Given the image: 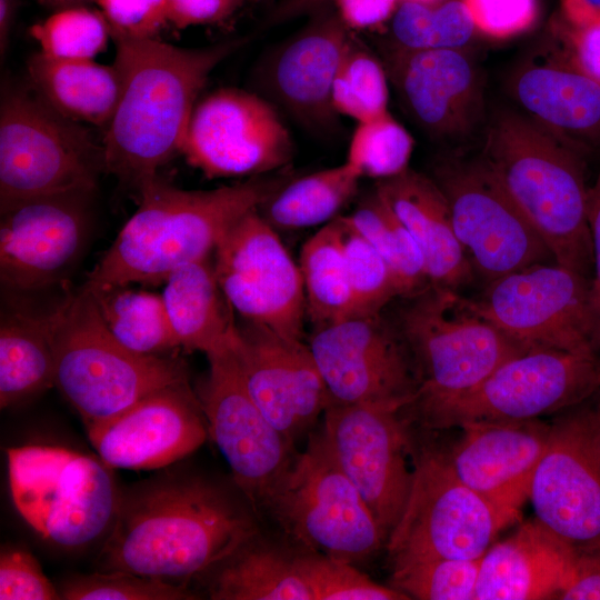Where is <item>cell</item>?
<instances>
[{"mask_svg": "<svg viewBox=\"0 0 600 600\" xmlns=\"http://www.w3.org/2000/svg\"><path fill=\"white\" fill-rule=\"evenodd\" d=\"M256 536L252 514L219 486L157 479L121 494L98 571L182 582L212 571Z\"/></svg>", "mask_w": 600, "mask_h": 600, "instance_id": "obj_1", "label": "cell"}, {"mask_svg": "<svg viewBox=\"0 0 600 600\" xmlns=\"http://www.w3.org/2000/svg\"><path fill=\"white\" fill-rule=\"evenodd\" d=\"M111 38L121 88L102 140L104 170L139 194L180 152L201 89L238 42L181 48L156 37Z\"/></svg>", "mask_w": 600, "mask_h": 600, "instance_id": "obj_2", "label": "cell"}, {"mask_svg": "<svg viewBox=\"0 0 600 600\" xmlns=\"http://www.w3.org/2000/svg\"><path fill=\"white\" fill-rule=\"evenodd\" d=\"M281 187L251 177L212 190H184L160 177L138 194L139 207L86 283L156 284L178 268L209 258L228 229Z\"/></svg>", "mask_w": 600, "mask_h": 600, "instance_id": "obj_3", "label": "cell"}, {"mask_svg": "<svg viewBox=\"0 0 600 600\" xmlns=\"http://www.w3.org/2000/svg\"><path fill=\"white\" fill-rule=\"evenodd\" d=\"M586 154L524 113L491 121L480 158L541 236L557 263L592 278Z\"/></svg>", "mask_w": 600, "mask_h": 600, "instance_id": "obj_4", "label": "cell"}, {"mask_svg": "<svg viewBox=\"0 0 600 600\" xmlns=\"http://www.w3.org/2000/svg\"><path fill=\"white\" fill-rule=\"evenodd\" d=\"M54 387L84 428L126 411L148 394L188 380L182 360L142 356L123 347L106 327L82 286L50 312Z\"/></svg>", "mask_w": 600, "mask_h": 600, "instance_id": "obj_5", "label": "cell"}, {"mask_svg": "<svg viewBox=\"0 0 600 600\" xmlns=\"http://www.w3.org/2000/svg\"><path fill=\"white\" fill-rule=\"evenodd\" d=\"M7 461L14 508L44 541L77 551L107 537L121 494L99 456L31 443L9 448Z\"/></svg>", "mask_w": 600, "mask_h": 600, "instance_id": "obj_6", "label": "cell"}, {"mask_svg": "<svg viewBox=\"0 0 600 600\" xmlns=\"http://www.w3.org/2000/svg\"><path fill=\"white\" fill-rule=\"evenodd\" d=\"M409 298L399 332L414 364L418 390L410 408L419 416L526 351L456 290L429 284Z\"/></svg>", "mask_w": 600, "mask_h": 600, "instance_id": "obj_7", "label": "cell"}, {"mask_svg": "<svg viewBox=\"0 0 600 600\" xmlns=\"http://www.w3.org/2000/svg\"><path fill=\"white\" fill-rule=\"evenodd\" d=\"M263 508L306 551L356 563L387 542L322 430L309 432L306 449L293 457Z\"/></svg>", "mask_w": 600, "mask_h": 600, "instance_id": "obj_8", "label": "cell"}, {"mask_svg": "<svg viewBox=\"0 0 600 600\" xmlns=\"http://www.w3.org/2000/svg\"><path fill=\"white\" fill-rule=\"evenodd\" d=\"M106 172L102 143L32 92L10 88L0 106V206L26 198L92 193Z\"/></svg>", "mask_w": 600, "mask_h": 600, "instance_id": "obj_9", "label": "cell"}, {"mask_svg": "<svg viewBox=\"0 0 600 600\" xmlns=\"http://www.w3.org/2000/svg\"><path fill=\"white\" fill-rule=\"evenodd\" d=\"M411 490L386 542L392 564L422 558L478 559L520 512L500 508L461 482L441 450L414 453Z\"/></svg>", "mask_w": 600, "mask_h": 600, "instance_id": "obj_10", "label": "cell"}, {"mask_svg": "<svg viewBox=\"0 0 600 600\" xmlns=\"http://www.w3.org/2000/svg\"><path fill=\"white\" fill-rule=\"evenodd\" d=\"M600 391V359L556 349H531L509 359L482 382L419 416L429 429L472 422L540 419Z\"/></svg>", "mask_w": 600, "mask_h": 600, "instance_id": "obj_11", "label": "cell"}, {"mask_svg": "<svg viewBox=\"0 0 600 600\" xmlns=\"http://www.w3.org/2000/svg\"><path fill=\"white\" fill-rule=\"evenodd\" d=\"M477 310L526 350L599 357L591 279L557 262L536 263L487 283Z\"/></svg>", "mask_w": 600, "mask_h": 600, "instance_id": "obj_12", "label": "cell"}, {"mask_svg": "<svg viewBox=\"0 0 600 600\" xmlns=\"http://www.w3.org/2000/svg\"><path fill=\"white\" fill-rule=\"evenodd\" d=\"M432 179L448 201L456 236L473 271L487 283L536 263L556 262L480 157L442 160Z\"/></svg>", "mask_w": 600, "mask_h": 600, "instance_id": "obj_13", "label": "cell"}, {"mask_svg": "<svg viewBox=\"0 0 600 600\" xmlns=\"http://www.w3.org/2000/svg\"><path fill=\"white\" fill-rule=\"evenodd\" d=\"M599 392L553 419L529 492L536 518L577 553L600 547Z\"/></svg>", "mask_w": 600, "mask_h": 600, "instance_id": "obj_14", "label": "cell"}, {"mask_svg": "<svg viewBox=\"0 0 600 600\" xmlns=\"http://www.w3.org/2000/svg\"><path fill=\"white\" fill-rule=\"evenodd\" d=\"M213 254L219 287L242 320L302 338L307 313L300 268L259 208L228 229Z\"/></svg>", "mask_w": 600, "mask_h": 600, "instance_id": "obj_15", "label": "cell"}, {"mask_svg": "<svg viewBox=\"0 0 600 600\" xmlns=\"http://www.w3.org/2000/svg\"><path fill=\"white\" fill-rule=\"evenodd\" d=\"M308 347L331 403L402 409L413 403L418 381L411 354L380 313H354L314 328Z\"/></svg>", "mask_w": 600, "mask_h": 600, "instance_id": "obj_16", "label": "cell"}, {"mask_svg": "<svg viewBox=\"0 0 600 600\" xmlns=\"http://www.w3.org/2000/svg\"><path fill=\"white\" fill-rule=\"evenodd\" d=\"M402 410L384 404L331 403L323 413L321 429L387 540L402 514L414 473Z\"/></svg>", "mask_w": 600, "mask_h": 600, "instance_id": "obj_17", "label": "cell"}, {"mask_svg": "<svg viewBox=\"0 0 600 600\" xmlns=\"http://www.w3.org/2000/svg\"><path fill=\"white\" fill-rule=\"evenodd\" d=\"M290 133L262 96L221 88L198 99L180 153L208 178L258 177L287 164Z\"/></svg>", "mask_w": 600, "mask_h": 600, "instance_id": "obj_18", "label": "cell"}, {"mask_svg": "<svg viewBox=\"0 0 600 600\" xmlns=\"http://www.w3.org/2000/svg\"><path fill=\"white\" fill-rule=\"evenodd\" d=\"M231 344L207 356L209 369L196 393L236 483L252 506L263 507L296 454L248 392Z\"/></svg>", "mask_w": 600, "mask_h": 600, "instance_id": "obj_19", "label": "cell"}, {"mask_svg": "<svg viewBox=\"0 0 600 600\" xmlns=\"http://www.w3.org/2000/svg\"><path fill=\"white\" fill-rule=\"evenodd\" d=\"M90 194H48L0 206L2 286L30 292L67 279L87 238Z\"/></svg>", "mask_w": 600, "mask_h": 600, "instance_id": "obj_20", "label": "cell"}, {"mask_svg": "<svg viewBox=\"0 0 600 600\" xmlns=\"http://www.w3.org/2000/svg\"><path fill=\"white\" fill-rule=\"evenodd\" d=\"M243 383L259 409L292 444L331 400L308 344L247 322L231 344Z\"/></svg>", "mask_w": 600, "mask_h": 600, "instance_id": "obj_21", "label": "cell"}, {"mask_svg": "<svg viewBox=\"0 0 600 600\" xmlns=\"http://www.w3.org/2000/svg\"><path fill=\"white\" fill-rule=\"evenodd\" d=\"M86 430L103 462L128 470L167 467L196 451L209 436L199 399L188 380L157 390Z\"/></svg>", "mask_w": 600, "mask_h": 600, "instance_id": "obj_22", "label": "cell"}, {"mask_svg": "<svg viewBox=\"0 0 600 600\" xmlns=\"http://www.w3.org/2000/svg\"><path fill=\"white\" fill-rule=\"evenodd\" d=\"M384 67L400 100L429 136L456 140L470 134L483 114V86L461 49L409 50L393 46Z\"/></svg>", "mask_w": 600, "mask_h": 600, "instance_id": "obj_23", "label": "cell"}, {"mask_svg": "<svg viewBox=\"0 0 600 600\" xmlns=\"http://www.w3.org/2000/svg\"><path fill=\"white\" fill-rule=\"evenodd\" d=\"M320 11L263 59L257 76L272 100L313 129H327L336 120L332 86L352 31L336 10Z\"/></svg>", "mask_w": 600, "mask_h": 600, "instance_id": "obj_24", "label": "cell"}, {"mask_svg": "<svg viewBox=\"0 0 600 600\" xmlns=\"http://www.w3.org/2000/svg\"><path fill=\"white\" fill-rule=\"evenodd\" d=\"M460 428V439L442 451L452 472L493 504L520 512L529 499L551 423L531 419L472 422Z\"/></svg>", "mask_w": 600, "mask_h": 600, "instance_id": "obj_25", "label": "cell"}, {"mask_svg": "<svg viewBox=\"0 0 600 600\" xmlns=\"http://www.w3.org/2000/svg\"><path fill=\"white\" fill-rule=\"evenodd\" d=\"M509 87L537 123L584 154L600 147V82L573 67L553 43L524 60Z\"/></svg>", "mask_w": 600, "mask_h": 600, "instance_id": "obj_26", "label": "cell"}, {"mask_svg": "<svg viewBox=\"0 0 600 600\" xmlns=\"http://www.w3.org/2000/svg\"><path fill=\"white\" fill-rule=\"evenodd\" d=\"M576 556L537 518L529 520L481 557L474 600L558 599Z\"/></svg>", "mask_w": 600, "mask_h": 600, "instance_id": "obj_27", "label": "cell"}, {"mask_svg": "<svg viewBox=\"0 0 600 600\" xmlns=\"http://www.w3.org/2000/svg\"><path fill=\"white\" fill-rule=\"evenodd\" d=\"M376 192L417 242L430 284L457 291L471 281L474 271L456 236L448 201L432 177L408 168L379 180Z\"/></svg>", "mask_w": 600, "mask_h": 600, "instance_id": "obj_28", "label": "cell"}, {"mask_svg": "<svg viewBox=\"0 0 600 600\" xmlns=\"http://www.w3.org/2000/svg\"><path fill=\"white\" fill-rule=\"evenodd\" d=\"M164 282L161 297L180 348L208 356L232 343L237 331L233 310L210 257L178 268Z\"/></svg>", "mask_w": 600, "mask_h": 600, "instance_id": "obj_29", "label": "cell"}, {"mask_svg": "<svg viewBox=\"0 0 600 600\" xmlns=\"http://www.w3.org/2000/svg\"><path fill=\"white\" fill-rule=\"evenodd\" d=\"M27 71L32 90L59 113L106 130L121 88L114 63L57 59L39 51L29 58Z\"/></svg>", "mask_w": 600, "mask_h": 600, "instance_id": "obj_30", "label": "cell"}, {"mask_svg": "<svg viewBox=\"0 0 600 600\" xmlns=\"http://www.w3.org/2000/svg\"><path fill=\"white\" fill-rule=\"evenodd\" d=\"M50 312L1 310L0 407L8 408L54 386Z\"/></svg>", "mask_w": 600, "mask_h": 600, "instance_id": "obj_31", "label": "cell"}, {"mask_svg": "<svg viewBox=\"0 0 600 600\" xmlns=\"http://www.w3.org/2000/svg\"><path fill=\"white\" fill-rule=\"evenodd\" d=\"M214 600H313L297 554L254 538L212 570Z\"/></svg>", "mask_w": 600, "mask_h": 600, "instance_id": "obj_32", "label": "cell"}, {"mask_svg": "<svg viewBox=\"0 0 600 600\" xmlns=\"http://www.w3.org/2000/svg\"><path fill=\"white\" fill-rule=\"evenodd\" d=\"M361 177L346 161L298 178L277 189L259 211L274 228L327 224L356 196Z\"/></svg>", "mask_w": 600, "mask_h": 600, "instance_id": "obj_33", "label": "cell"}, {"mask_svg": "<svg viewBox=\"0 0 600 600\" xmlns=\"http://www.w3.org/2000/svg\"><path fill=\"white\" fill-rule=\"evenodd\" d=\"M111 334L142 356H167L180 348L162 297L129 286L83 284Z\"/></svg>", "mask_w": 600, "mask_h": 600, "instance_id": "obj_34", "label": "cell"}, {"mask_svg": "<svg viewBox=\"0 0 600 600\" xmlns=\"http://www.w3.org/2000/svg\"><path fill=\"white\" fill-rule=\"evenodd\" d=\"M298 264L304 290L306 313L314 328L356 313L338 218L324 224L304 242Z\"/></svg>", "mask_w": 600, "mask_h": 600, "instance_id": "obj_35", "label": "cell"}, {"mask_svg": "<svg viewBox=\"0 0 600 600\" xmlns=\"http://www.w3.org/2000/svg\"><path fill=\"white\" fill-rule=\"evenodd\" d=\"M347 217L384 259L400 296H413L430 284L417 242L376 191Z\"/></svg>", "mask_w": 600, "mask_h": 600, "instance_id": "obj_36", "label": "cell"}, {"mask_svg": "<svg viewBox=\"0 0 600 600\" xmlns=\"http://www.w3.org/2000/svg\"><path fill=\"white\" fill-rule=\"evenodd\" d=\"M474 31L462 0H402L391 18L394 46L409 50L461 49Z\"/></svg>", "mask_w": 600, "mask_h": 600, "instance_id": "obj_37", "label": "cell"}, {"mask_svg": "<svg viewBox=\"0 0 600 600\" xmlns=\"http://www.w3.org/2000/svg\"><path fill=\"white\" fill-rule=\"evenodd\" d=\"M388 73L351 31L332 86V107L362 122L389 111Z\"/></svg>", "mask_w": 600, "mask_h": 600, "instance_id": "obj_38", "label": "cell"}, {"mask_svg": "<svg viewBox=\"0 0 600 600\" xmlns=\"http://www.w3.org/2000/svg\"><path fill=\"white\" fill-rule=\"evenodd\" d=\"M412 150L411 134L388 111L358 122L346 162L361 178L384 180L409 168Z\"/></svg>", "mask_w": 600, "mask_h": 600, "instance_id": "obj_39", "label": "cell"}, {"mask_svg": "<svg viewBox=\"0 0 600 600\" xmlns=\"http://www.w3.org/2000/svg\"><path fill=\"white\" fill-rule=\"evenodd\" d=\"M40 52L57 59L91 60L111 38L110 26L100 10L73 6L56 10L30 29Z\"/></svg>", "mask_w": 600, "mask_h": 600, "instance_id": "obj_40", "label": "cell"}, {"mask_svg": "<svg viewBox=\"0 0 600 600\" xmlns=\"http://www.w3.org/2000/svg\"><path fill=\"white\" fill-rule=\"evenodd\" d=\"M480 560L422 558L394 563L391 587L409 599L474 600Z\"/></svg>", "mask_w": 600, "mask_h": 600, "instance_id": "obj_41", "label": "cell"}, {"mask_svg": "<svg viewBox=\"0 0 600 600\" xmlns=\"http://www.w3.org/2000/svg\"><path fill=\"white\" fill-rule=\"evenodd\" d=\"M338 223L356 313H380L390 300L400 296L396 279L384 259L347 216H339Z\"/></svg>", "mask_w": 600, "mask_h": 600, "instance_id": "obj_42", "label": "cell"}, {"mask_svg": "<svg viewBox=\"0 0 600 600\" xmlns=\"http://www.w3.org/2000/svg\"><path fill=\"white\" fill-rule=\"evenodd\" d=\"M313 600H404L406 594L372 581L353 563L316 552L297 553Z\"/></svg>", "mask_w": 600, "mask_h": 600, "instance_id": "obj_43", "label": "cell"}, {"mask_svg": "<svg viewBox=\"0 0 600 600\" xmlns=\"http://www.w3.org/2000/svg\"><path fill=\"white\" fill-rule=\"evenodd\" d=\"M66 600H187L194 594L184 587L124 571H97L77 576L59 589Z\"/></svg>", "mask_w": 600, "mask_h": 600, "instance_id": "obj_44", "label": "cell"}, {"mask_svg": "<svg viewBox=\"0 0 600 600\" xmlns=\"http://www.w3.org/2000/svg\"><path fill=\"white\" fill-rule=\"evenodd\" d=\"M0 599L57 600L61 596L30 552L11 549L0 556Z\"/></svg>", "mask_w": 600, "mask_h": 600, "instance_id": "obj_45", "label": "cell"}, {"mask_svg": "<svg viewBox=\"0 0 600 600\" xmlns=\"http://www.w3.org/2000/svg\"><path fill=\"white\" fill-rule=\"evenodd\" d=\"M476 31L509 39L528 31L538 17L537 0H462Z\"/></svg>", "mask_w": 600, "mask_h": 600, "instance_id": "obj_46", "label": "cell"}, {"mask_svg": "<svg viewBox=\"0 0 600 600\" xmlns=\"http://www.w3.org/2000/svg\"><path fill=\"white\" fill-rule=\"evenodd\" d=\"M111 34L150 38L169 23L167 0H94Z\"/></svg>", "mask_w": 600, "mask_h": 600, "instance_id": "obj_47", "label": "cell"}, {"mask_svg": "<svg viewBox=\"0 0 600 600\" xmlns=\"http://www.w3.org/2000/svg\"><path fill=\"white\" fill-rule=\"evenodd\" d=\"M553 44L577 69L600 82V11L588 22L570 26L560 20Z\"/></svg>", "mask_w": 600, "mask_h": 600, "instance_id": "obj_48", "label": "cell"}, {"mask_svg": "<svg viewBox=\"0 0 600 600\" xmlns=\"http://www.w3.org/2000/svg\"><path fill=\"white\" fill-rule=\"evenodd\" d=\"M252 0H167L169 23L177 28L220 23Z\"/></svg>", "mask_w": 600, "mask_h": 600, "instance_id": "obj_49", "label": "cell"}, {"mask_svg": "<svg viewBox=\"0 0 600 600\" xmlns=\"http://www.w3.org/2000/svg\"><path fill=\"white\" fill-rule=\"evenodd\" d=\"M558 599L600 600V547L577 553Z\"/></svg>", "mask_w": 600, "mask_h": 600, "instance_id": "obj_50", "label": "cell"}, {"mask_svg": "<svg viewBox=\"0 0 600 600\" xmlns=\"http://www.w3.org/2000/svg\"><path fill=\"white\" fill-rule=\"evenodd\" d=\"M343 23L352 31L376 28L391 19L398 0H332Z\"/></svg>", "mask_w": 600, "mask_h": 600, "instance_id": "obj_51", "label": "cell"}, {"mask_svg": "<svg viewBox=\"0 0 600 600\" xmlns=\"http://www.w3.org/2000/svg\"><path fill=\"white\" fill-rule=\"evenodd\" d=\"M588 224L592 249V294L599 321L600 357V171L596 183L588 192Z\"/></svg>", "mask_w": 600, "mask_h": 600, "instance_id": "obj_52", "label": "cell"}, {"mask_svg": "<svg viewBox=\"0 0 600 600\" xmlns=\"http://www.w3.org/2000/svg\"><path fill=\"white\" fill-rule=\"evenodd\" d=\"M332 3V0H280L271 11L269 22L282 23L306 13L320 11Z\"/></svg>", "mask_w": 600, "mask_h": 600, "instance_id": "obj_53", "label": "cell"}, {"mask_svg": "<svg viewBox=\"0 0 600 600\" xmlns=\"http://www.w3.org/2000/svg\"><path fill=\"white\" fill-rule=\"evenodd\" d=\"M18 0H0V51L6 52L17 12Z\"/></svg>", "mask_w": 600, "mask_h": 600, "instance_id": "obj_54", "label": "cell"}, {"mask_svg": "<svg viewBox=\"0 0 600 600\" xmlns=\"http://www.w3.org/2000/svg\"><path fill=\"white\" fill-rule=\"evenodd\" d=\"M43 4L59 10L67 7H73V6H84L90 2H94V0H40Z\"/></svg>", "mask_w": 600, "mask_h": 600, "instance_id": "obj_55", "label": "cell"}, {"mask_svg": "<svg viewBox=\"0 0 600 600\" xmlns=\"http://www.w3.org/2000/svg\"><path fill=\"white\" fill-rule=\"evenodd\" d=\"M408 1H416V2H422V3H434L440 0H408Z\"/></svg>", "mask_w": 600, "mask_h": 600, "instance_id": "obj_56", "label": "cell"}, {"mask_svg": "<svg viewBox=\"0 0 600 600\" xmlns=\"http://www.w3.org/2000/svg\"><path fill=\"white\" fill-rule=\"evenodd\" d=\"M252 1H261V0H252Z\"/></svg>", "mask_w": 600, "mask_h": 600, "instance_id": "obj_57", "label": "cell"}, {"mask_svg": "<svg viewBox=\"0 0 600 600\" xmlns=\"http://www.w3.org/2000/svg\"><path fill=\"white\" fill-rule=\"evenodd\" d=\"M599 397H600V392H599Z\"/></svg>", "mask_w": 600, "mask_h": 600, "instance_id": "obj_58", "label": "cell"}]
</instances>
